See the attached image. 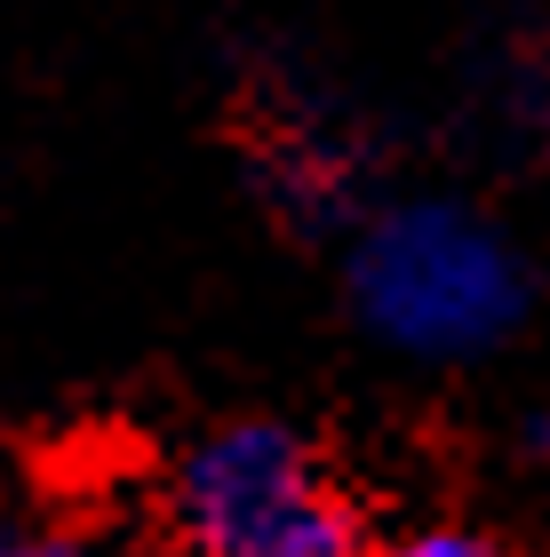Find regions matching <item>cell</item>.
I'll list each match as a JSON object with an SVG mask.
<instances>
[{
  "instance_id": "obj_2",
  "label": "cell",
  "mask_w": 550,
  "mask_h": 557,
  "mask_svg": "<svg viewBox=\"0 0 550 557\" xmlns=\"http://www.w3.org/2000/svg\"><path fill=\"white\" fill-rule=\"evenodd\" d=\"M192 557H359V518L328 462L280 422H232L176 470Z\"/></svg>"
},
{
  "instance_id": "obj_4",
  "label": "cell",
  "mask_w": 550,
  "mask_h": 557,
  "mask_svg": "<svg viewBox=\"0 0 550 557\" xmlns=\"http://www.w3.org/2000/svg\"><path fill=\"white\" fill-rule=\"evenodd\" d=\"M0 557H88V549L64 542V534H9L0 525Z\"/></svg>"
},
{
  "instance_id": "obj_1",
  "label": "cell",
  "mask_w": 550,
  "mask_h": 557,
  "mask_svg": "<svg viewBox=\"0 0 550 557\" xmlns=\"http://www.w3.org/2000/svg\"><path fill=\"white\" fill-rule=\"evenodd\" d=\"M352 311L407 359H479L527 319V256L463 199H391L352 232Z\"/></svg>"
},
{
  "instance_id": "obj_3",
  "label": "cell",
  "mask_w": 550,
  "mask_h": 557,
  "mask_svg": "<svg viewBox=\"0 0 550 557\" xmlns=\"http://www.w3.org/2000/svg\"><path fill=\"white\" fill-rule=\"evenodd\" d=\"M391 557H511V549L487 542V534H470V525H423V534H407Z\"/></svg>"
},
{
  "instance_id": "obj_5",
  "label": "cell",
  "mask_w": 550,
  "mask_h": 557,
  "mask_svg": "<svg viewBox=\"0 0 550 557\" xmlns=\"http://www.w3.org/2000/svg\"><path fill=\"white\" fill-rule=\"evenodd\" d=\"M535 454H542V462H550V414L535 422Z\"/></svg>"
}]
</instances>
